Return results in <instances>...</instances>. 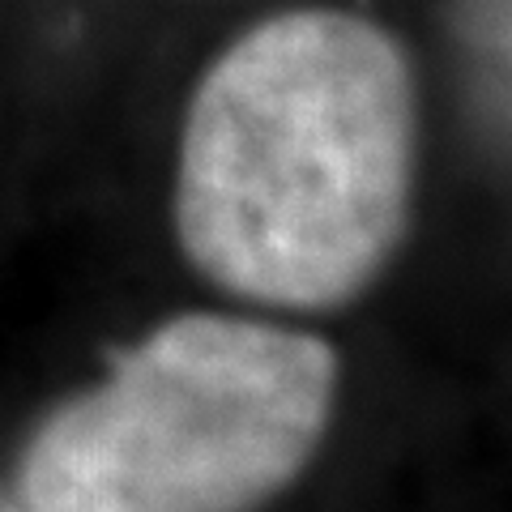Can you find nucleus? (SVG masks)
<instances>
[{
    "instance_id": "obj_1",
    "label": "nucleus",
    "mask_w": 512,
    "mask_h": 512,
    "mask_svg": "<svg viewBox=\"0 0 512 512\" xmlns=\"http://www.w3.org/2000/svg\"><path fill=\"white\" fill-rule=\"evenodd\" d=\"M414 163V86L397 43L350 13H282L192 94L175 231L188 261L274 308L355 295L397 244Z\"/></svg>"
},
{
    "instance_id": "obj_2",
    "label": "nucleus",
    "mask_w": 512,
    "mask_h": 512,
    "mask_svg": "<svg viewBox=\"0 0 512 512\" xmlns=\"http://www.w3.org/2000/svg\"><path fill=\"white\" fill-rule=\"evenodd\" d=\"M333 350L239 316H180L47 419L22 457L30 512H252L316 453Z\"/></svg>"
},
{
    "instance_id": "obj_3",
    "label": "nucleus",
    "mask_w": 512,
    "mask_h": 512,
    "mask_svg": "<svg viewBox=\"0 0 512 512\" xmlns=\"http://www.w3.org/2000/svg\"><path fill=\"white\" fill-rule=\"evenodd\" d=\"M0 512H30L22 504V495H9V491H0Z\"/></svg>"
}]
</instances>
